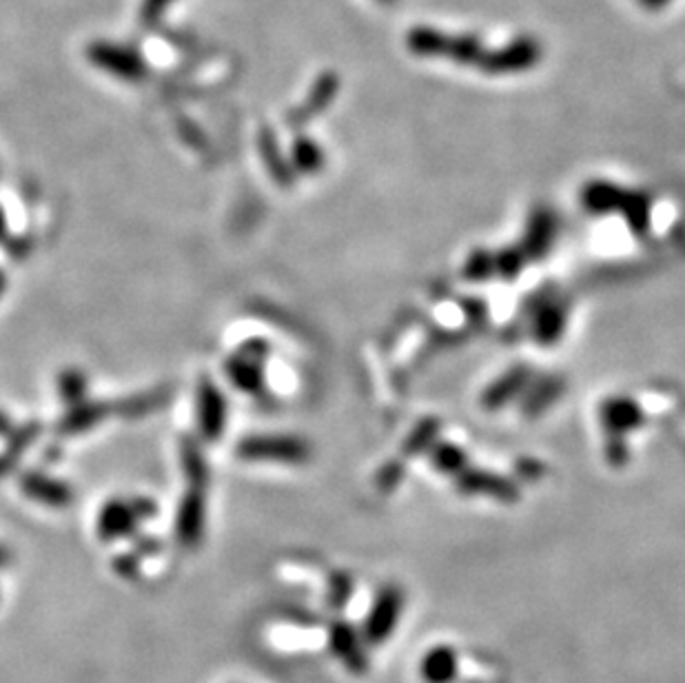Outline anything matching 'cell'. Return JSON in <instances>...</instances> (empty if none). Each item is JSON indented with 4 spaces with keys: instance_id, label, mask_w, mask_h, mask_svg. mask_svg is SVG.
Returning a JSON list of instances; mask_svg holds the SVG:
<instances>
[{
    "instance_id": "obj_8",
    "label": "cell",
    "mask_w": 685,
    "mask_h": 683,
    "mask_svg": "<svg viewBox=\"0 0 685 683\" xmlns=\"http://www.w3.org/2000/svg\"><path fill=\"white\" fill-rule=\"evenodd\" d=\"M450 34L435 28H413L406 37V48L419 59H446Z\"/></svg>"
},
{
    "instance_id": "obj_24",
    "label": "cell",
    "mask_w": 685,
    "mask_h": 683,
    "mask_svg": "<svg viewBox=\"0 0 685 683\" xmlns=\"http://www.w3.org/2000/svg\"><path fill=\"white\" fill-rule=\"evenodd\" d=\"M380 3L382 6H391V3H395V0H380Z\"/></svg>"
},
{
    "instance_id": "obj_21",
    "label": "cell",
    "mask_w": 685,
    "mask_h": 683,
    "mask_svg": "<svg viewBox=\"0 0 685 683\" xmlns=\"http://www.w3.org/2000/svg\"><path fill=\"white\" fill-rule=\"evenodd\" d=\"M6 229H8V225H6V216H3V211H0V238H3Z\"/></svg>"
},
{
    "instance_id": "obj_17",
    "label": "cell",
    "mask_w": 685,
    "mask_h": 683,
    "mask_svg": "<svg viewBox=\"0 0 685 683\" xmlns=\"http://www.w3.org/2000/svg\"><path fill=\"white\" fill-rule=\"evenodd\" d=\"M85 393H87V380L81 373L70 371V373H65L61 377V395H63V400H72V402L81 404Z\"/></svg>"
},
{
    "instance_id": "obj_25",
    "label": "cell",
    "mask_w": 685,
    "mask_h": 683,
    "mask_svg": "<svg viewBox=\"0 0 685 683\" xmlns=\"http://www.w3.org/2000/svg\"><path fill=\"white\" fill-rule=\"evenodd\" d=\"M3 470H6V468H0V475H3Z\"/></svg>"
},
{
    "instance_id": "obj_6",
    "label": "cell",
    "mask_w": 685,
    "mask_h": 683,
    "mask_svg": "<svg viewBox=\"0 0 685 683\" xmlns=\"http://www.w3.org/2000/svg\"><path fill=\"white\" fill-rule=\"evenodd\" d=\"M424 683H453L459 674V654L450 645L430 648L419 661Z\"/></svg>"
},
{
    "instance_id": "obj_16",
    "label": "cell",
    "mask_w": 685,
    "mask_h": 683,
    "mask_svg": "<svg viewBox=\"0 0 685 683\" xmlns=\"http://www.w3.org/2000/svg\"><path fill=\"white\" fill-rule=\"evenodd\" d=\"M183 466H185V473L189 475V479L198 486H205L207 484V466H205V459H203V453L198 451V446L194 444H185L183 446Z\"/></svg>"
},
{
    "instance_id": "obj_19",
    "label": "cell",
    "mask_w": 685,
    "mask_h": 683,
    "mask_svg": "<svg viewBox=\"0 0 685 683\" xmlns=\"http://www.w3.org/2000/svg\"><path fill=\"white\" fill-rule=\"evenodd\" d=\"M174 3H176V0H143V10H141L143 23H147V25L158 23Z\"/></svg>"
},
{
    "instance_id": "obj_18",
    "label": "cell",
    "mask_w": 685,
    "mask_h": 683,
    "mask_svg": "<svg viewBox=\"0 0 685 683\" xmlns=\"http://www.w3.org/2000/svg\"><path fill=\"white\" fill-rule=\"evenodd\" d=\"M295 161L302 169H313L320 165L322 156H320V149L318 145H313L311 141H298L295 143Z\"/></svg>"
},
{
    "instance_id": "obj_10",
    "label": "cell",
    "mask_w": 685,
    "mask_h": 683,
    "mask_svg": "<svg viewBox=\"0 0 685 683\" xmlns=\"http://www.w3.org/2000/svg\"><path fill=\"white\" fill-rule=\"evenodd\" d=\"M110 413H114V408L110 404H103V402H81V404L74 406V411L70 415H65V420L61 422L59 428L65 435H76V433H83V431L96 426Z\"/></svg>"
},
{
    "instance_id": "obj_23",
    "label": "cell",
    "mask_w": 685,
    "mask_h": 683,
    "mask_svg": "<svg viewBox=\"0 0 685 683\" xmlns=\"http://www.w3.org/2000/svg\"><path fill=\"white\" fill-rule=\"evenodd\" d=\"M3 289H6V278H3V273H0V293H3Z\"/></svg>"
},
{
    "instance_id": "obj_20",
    "label": "cell",
    "mask_w": 685,
    "mask_h": 683,
    "mask_svg": "<svg viewBox=\"0 0 685 683\" xmlns=\"http://www.w3.org/2000/svg\"><path fill=\"white\" fill-rule=\"evenodd\" d=\"M670 3V0H641V6L650 12H656V10H663L665 6Z\"/></svg>"
},
{
    "instance_id": "obj_22",
    "label": "cell",
    "mask_w": 685,
    "mask_h": 683,
    "mask_svg": "<svg viewBox=\"0 0 685 683\" xmlns=\"http://www.w3.org/2000/svg\"><path fill=\"white\" fill-rule=\"evenodd\" d=\"M8 426H10V424H8V420H6L3 415H0V433H6V431H8Z\"/></svg>"
},
{
    "instance_id": "obj_12",
    "label": "cell",
    "mask_w": 685,
    "mask_h": 683,
    "mask_svg": "<svg viewBox=\"0 0 685 683\" xmlns=\"http://www.w3.org/2000/svg\"><path fill=\"white\" fill-rule=\"evenodd\" d=\"M238 453L242 457H249V459H262V457H280V459H284V457L295 455V446L291 442H284V439L251 437V439L240 442Z\"/></svg>"
},
{
    "instance_id": "obj_11",
    "label": "cell",
    "mask_w": 685,
    "mask_h": 683,
    "mask_svg": "<svg viewBox=\"0 0 685 683\" xmlns=\"http://www.w3.org/2000/svg\"><path fill=\"white\" fill-rule=\"evenodd\" d=\"M486 48L481 43L479 37L475 34H450L448 41V52L446 59L457 63V65H479V61L484 59Z\"/></svg>"
},
{
    "instance_id": "obj_15",
    "label": "cell",
    "mask_w": 685,
    "mask_h": 683,
    "mask_svg": "<svg viewBox=\"0 0 685 683\" xmlns=\"http://www.w3.org/2000/svg\"><path fill=\"white\" fill-rule=\"evenodd\" d=\"M203 524V497L198 493H191L185 497L180 508V528L185 535H196Z\"/></svg>"
},
{
    "instance_id": "obj_3",
    "label": "cell",
    "mask_w": 685,
    "mask_h": 683,
    "mask_svg": "<svg viewBox=\"0 0 685 683\" xmlns=\"http://www.w3.org/2000/svg\"><path fill=\"white\" fill-rule=\"evenodd\" d=\"M404 610V594L399 588L388 586L384 588L377 599L373 601V608L366 614L364 621V639L369 645H382L386 643L393 632L397 630L399 617Z\"/></svg>"
},
{
    "instance_id": "obj_2",
    "label": "cell",
    "mask_w": 685,
    "mask_h": 683,
    "mask_svg": "<svg viewBox=\"0 0 685 683\" xmlns=\"http://www.w3.org/2000/svg\"><path fill=\"white\" fill-rule=\"evenodd\" d=\"M87 59L98 70H103V72H107V74H112L121 81H127V83H138L147 74L145 59L127 45L98 41V43L90 45Z\"/></svg>"
},
{
    "instance_id": "obj_9",
    "label": "cell",
    "mask_w": 685,
    "mask_h": 683,
    "mask_svg": "<svg viewBox=\"0 0 685 683\" xmlns=\"http://www.w3.org/2000/svg\"><path fill=\"white\" fill-rule=\"evenodd\" d=\"M21 488L30 497L41 499L43 504H50V506H68L70 499H72L70 486H65L63 482H56V479H52L48 475H41V473L23 475Z\"/></svg>"
},
{
    "instance_id": "obj_13",
    "label": "cell",
    "mask_w": 685,
    "mask_h": 683,
    "mask_svg": "<svg viewBox=\"0 0 685 683\" xmlns=\"http://www.w3.org/2000/svg\"><path fill=\"white\" fill-rule=\"evenodd\" d=\"M134 521V508L123 501H112L101 513V528L105 535L125 532Z\"/></svg>"
},
{
    "instance_id": "obj_1",
    "label": "cell",
    "mask_w": 685,
    "mask_h": 683,
    "mask_svg": "<svg viewBox=\"0 0 685 683\" xmlns=\"http://www.w3.org/2000/svg\"><path fill=\"white\" fill-rule=\"evenodd\" d=\"M541 56H543V48L534 37H519L499 50L486 52L477 68L490 76L517 74V72L532 70L541 61Z\"/></svg>"
},
{
    "instance_id": "obj_7",
    "label": "cell",
    "mask_w": 685,
    "mask_h": 683,
    "mask_svg": "<svg viewBox=\"0 0 685 683\" xmlns=\"http://www.w3.org/2000/svg\"><path fill=\"white\" fill-rule=\"evenodd\" d=\"M338 90H340V79H338V74H333V72L322 74V76L315 81V85L311 87V92H309L304 105H302L300 110H295V114H293L291 121H293V123H307L309 118H313L315 114H320V112L335 99Z\"/></svg>"
},
{
    "instance_id": "obj_5",
    "label": "cell",
    "mask_w": 685,
    "mask_h": 683,
    "mask_svg": "<svg viewBox=\"0 0 685 683\" xmlns=\"http://www.w3.org/2000/svg\"><path fill=\"white\" fill-rule=\"evenodd\" d=\"M331 650L351 672L366 674L371 670V659L362 637L355 632L353 625L344 621H338L331 628Z\"/></svg>"
},
{
    "instance_id": "obj_14",
    "label": "cell",
    "mask_w": 685,
    "mask_h": 683,
    "mask_svg": "<svg viewBox=\"0 0 685 683\" xmlns=\"http://www.w3.org/2000/svg\"><path fill=\"white\" fill-rule=\"evenodd\" d=\"M225 371L229 373V377H231V382L238 386V389H242V391H256L258 389V382H260V377H258V371H256V366H253V362H251V358H231L227 364H225Z\"/></svg>"
},
{
    "instance_id": "obj_4",
    "label": "cell",
    "mask_w": 685,
    "mask_h": 683,
    "mask_svg": "<svg viewBox=\"0 0 685 683\" xmlns=\"http://www.w3.org/2000/svg\"><path fill=\"white\" fill-rule=\"evenodd\" d=\"M227 424V400L222 391L209 382L203 380L198 389V426L205 439H218Z\"/></svg>"
}]
</instances>
